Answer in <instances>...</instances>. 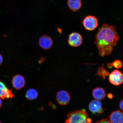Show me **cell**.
I'll return each mask as SVG.
<instances>
[{
	"label": "cell",
	"mask_w": 123,
	"mask_h": 123,
	"mask_svg": "<svg viewBox=\"0 0 123 123\" xmlns=\"http://www.w3.org/2000/svg\"><path fill=\"white\" fill-rule=\"evenodd\" d=\"M95 37L94 44L101 57L110 55L119 39L116 27L106 24L100 28Z\"/></svg>",
	"instance_id": "cell-1"
},
{
	"label": "cell",
	"mask_w": 123,
	"mask_h": 123,
	"mask_svg": "<svg viewBox=\"0 0 123 123\" xmlns=\"http://www.w3.org/2000/svg\"><path fill=\"white\" fill-rule=\"evenodd\" d=\"M91 119L88 118L85 110H79L71 112L67 115L66 123H91Z\"/></svg>",
	"instance_id": "cell-2"
},
{
	"label": "cell",
	"mask_w": 123,
	"mask_h": 123,
	"mask_svg": "<svg viewBox=\"0 0 123 123\" xmlns=\"http://www.w3.org/2000/svg\"><path fill=\"white\" fill-rule=\"evenodd\" d=\"M82 24L86 30L89 31L95 30L98 25L97 18L96 17L91 15H89L84 18Z\"/></svg>",
	"instance_id": "cell-3"
},
{
	"label": "cell",
	"mask_w": 123,
	"mask_h": 123,
	"mask_svg": "<svg viewBox=\"0 0 123 123\" xmlns=\"http://www.w3.org/2000/svg\"><path fill=\"white\" fill-rule=\"evenodd\" d=\"M109 81L111 84L116 86L120 85L123 81V75L119 70H114L109 75Z\"/></svg>",
	"instance_id": "cell-4"
},
{
	"label": "cell",
	"mask_w": 123,
	"mask_h": 123,
	"mask_svg": "<svg viewBox=\"0 0 123 123\" xmlns=\"http://www.w3.org/2000/svg\"><path fill=\"white\" fill-rule=\"evenodd\" d=\"M83 42V38L79 33L74 32L69 35L68 43L71 46L73 47H79Z\"/></svg>",
	"instance_id": "cell-5"
},
{
	"label": "cell",
	"mask_w": 123,
	"mask_h": 123,
	"mask_svg": "<svg viewBox=\"0 0 123 123\" xmlns=\"http://www.w3.org/2000/svg\"><path fill=\"white\" fill-rule=\"evenodd\" d=\"M56 98L58 104L62 105H66L69 103L71 99L70 94L64 90L58 92L57 94Z\"/></svg>",
	"instance_id": "cell-6"
},
{
	"label": "cell",
	"mask_w": 123,
	"mask_h": 123,
	"mask_svg": "<svg viewBox=\"0 0 123 123\" xmlns=\"http://www.w3.org/2000/svg\"><path fill=\"white\" fill-rule=\"evenodd\" d=\"M53 44L52 38L47 35H44L40 38L39 44L41 48L44 50H48L51 47Z\"/></svg>",
	"instance_id": "cell-7"
},
{
	"label": "cell",
	"mask_w": 123,
	"mask_h": 123,
	"mask_svg": "<svg viewBox=\"0 0 123 123\" xmlns=\"http://www.w3.org/2000/svg\"><path fill=\"white\" fill-rule=\"evenodd\" d=\"M12 82L14 88L18 90L24 87L25 83L24 76L19 74L15 75L13 77Z\"/></svg>",
	"instance_id": "cell-8"
},
{
	"label": "cell",
	"mask_w": 123,
	"mask_h": 123,
	"mask_svg": "<svg viewBox=\"0 0 123 123\" xmlns=\"http://www.w3.org/2000/svg\"><path fill=\"white\" fill-rule=\"evenodd\" d=\"M89 110L93 113L101 114L103 112L102 103L99 100H92L89 104Z\"/></svg>",
	"instance_id": "cell-9"
},
{
	"label": "cell",
	"mask_w": 123,
	"mask_h": 123,
	"mask_svg": "<svg viewBox=\"0 0 123 123\" xmlns=\"http://www.w3.org/2000/svg\"><path fill=\"white\" fill-rule=\"evenodd\" d=\"M14 96L12 91L9 90L0 80V98L3 99L12 98Z\"/></svg>",
	"instance_id": "cell-10"
},
{
	"label": "cell",
	"mask_w": 123,
	"mask_h": 123,
	"mask_svg": "<svg viewBox=\"0 0 123 123\" xmlns=\"http://www.w3.org/2000/svg\"><path fill=\"white\" fill-rule=\"evenodd\" d=\"M67 4L69 9L74 12L79 10L82 5L81 0H67Z\"/></svg>",
	"instance_id": "cell-11"
},
{
	"label": "cell",
	"mask_w": 123,
	"mask_h": 123,
	"mask_svg": "<svg viewBox=\"0 0 123 123\" xmlns=\"http://www.w3.org/2000/svg\"><path fill=\"white\" fill-rule=\"evenodd\" d=\"M110 118L111 123H123V113L120 111H116L112 112Z\"/></svg>",
	"instance_id": "cell-12"
},
{
	"label": "cell",
	"mask_w": 123,
	"mask_h": 123,
	"mask_svg": "<svg viewBox=\"0 0 123 123\" xmlns=\"http://www.w3.org/2000/svg\"><path fill=\"white\" fill-rule=\"evenodd\" d=\"M92 95L95 99L99 100L104 99L106 96L104 89L99 87H97L93 90Z\"/></svg>",
	"instance_id": "cell-13"
},
{
	"label": "cell",
	"mask_w": 123,
	"mask_h": 123,
	"mask_svg": "<svg viewBox=\"0 0 123 123\" xmlns=\"http://www.w3.org/2000/svg\"><path fill=\"white\" fill-rule=\"evenodd\" d=\"M38 96L37 91L35 89L31 88L29 89L26 92V97L30 100H32L36 99Z\"/></svg>",
	"instance_id": "cell-14"
},
{
	"label": "cell",
	"mask_w": 123,
	"mask_h": 123,
	"mask_svg": "<svg viewBox=\"0 0 123 123\" xmlns=\"http://www.w3.org/2000/svg\"><path fill=\"white\" fill-rule=\"evenodd\" d=\"M104 64H103L102 67H99L98 68V72L97 74L99 75V76H102L104 78H105V76L109 75L110 74L107 71V70L104 68Z\"/></svg>",
	"instance_id": "cell-15"
},
{
	"label": "cell",
	"mask_w": 123,
	"mask_h": 123,
	"mask_svg": "<svg viewBox=\"0 0 123 123\" xmlns=\"http://www.w3.org/2000/svg\"><path fill=\"white\" fill-rule=\"evenodd\" d=\"M110 64L111 66H113V67L116 68H121L122 66V62L119 60H117L114 61L112 63Z\"/></svg>",
	"instance_id": "cell-16"
},
{
	"label": "cell",
	"mask_w": 123,
	"mask_h": 123,
	"mask_svg": "<svg viewBox=\"0 0 123 123\" xmlns=\"http://www.w3.org/2000/svg\"><path fill=\"white\" fill-rule=\"evenodd\" d=\"M96 123H111L110 119H103L100 120L96 122Z\"/></svg>",
	"instance_id": "cell-17"
},
{
	"label": "cell",
	"mask_w": 123,
	"mask_h": 123,
	"mask_svg": "<svg viewBox=\"0 0 123 123\" xmlns=\"http://www.w3.org/2000/svg\"><path fill=\"white\" fill-rule=\"evenodd\" d=\"M123 100L121 101L119 104V107L121 110L123 111Z\"/></svg>",
	"instance_id": "cell-18"
},
{
	"label": "cell",
	"mask_w": 123,
	"mask_h": 123,
	"mask_svg": "<svg viewBox=\"0 0 123 123\" xmlns=\"http://www.w3.org/2000/svg\"><path fill=\"white\" fill-rule=\"evenodd\" d=\"M3 61V57L1 54H0V65L2 63Z\"/></svg>",
	"instance_id": "cell-19"
},
{
	"label": "cell",
	"mask_w": 123,
	"mask_h": 123,
	"mask_svg": "<svg viewBox=\"0 0 123 123\" xmlns=\"http://www.w3.org/2000/svg\"><path fill=\"white\" fill-rule=\"evenodd\" d=\"M108 98H110V99H111V98H113V96L111 94V93H109L108 95Z\"/></svg>",
	"instance_id": "cell-20"
},
{
	"label": "cell",
	"mask_w": 123,
	"mask_h": 123,
	"mask_svg": "<svg viewBox=\"0 0 123 123\" xmlns=\"http://www.w3.org/2000/svg\"><path fill=\"white\" fill-rule=\"evenodd\" d=\"M2 105V102L1 101V99L0 98V108L1 107V106Z\"/></svg>",
	"instance_id": "cell-21"
},
{
	"label": "cell",
	"mask_w": 123,
	"mask_h": 123,
	"mask_svg": "<svg viewBox=\"0 0 123 123\" xmlns=\"http://www.w3.org/2000/svg\"><path fill=\"white\" fill-rule=\"evenodd\" d=\"M0 123H1V122H0Z\"/></svg>",
	"instance_id": "cell-22"
}]
</instances>
